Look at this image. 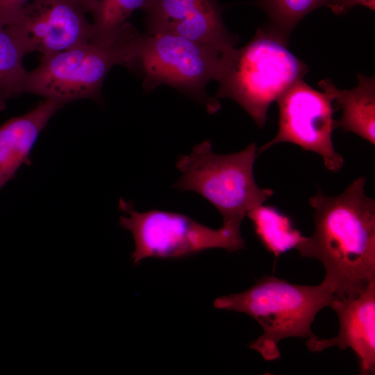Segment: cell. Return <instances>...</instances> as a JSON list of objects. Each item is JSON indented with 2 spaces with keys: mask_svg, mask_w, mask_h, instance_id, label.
<instances>
[{
  "mask_svg": "<svg viewBox=\"0 0 375 375\" xmlns=\"http://www.w3.org/2000/svg\"><path fill=\"white\" fill-rule=\"evenodd\" d=\"M334 0H258L256 3L268 17V26L288 40L297 23L319 7L328 8Z\"/></svg>",
  "mask_w": 375,
  "mask_h": 375,
  "instance_id": "e0dca14e",
  "label": "cell"
},
{
  "mask_svg": "<svg viewBox=\"0 0 375 375\" xmlns=\"http://www.w3.org/2000/svg\"><path fill=\"white\" fill-rule=\"evenodd\" d=\"M258 150L251 143L239 152L218 154L210 141L205 140L178 159L182 175L173 188L201 195L219 211L223 224L240 225L250 210L274 194L272 189L258 187L254 179Z\"/></svg>",
  "mask_w": 375,
  "mask_h": 375,
  "instance_id": "5b68a950",
  "label": "cell"
},
{
  "mask_svg": "<svg viewBox=\"0 0 375 375\" xmlns=\"http://www.w3.org/2000/svg\"><path fill=\"white\" fill-rule=\"evenodd\" d=\"M288 43L268 25L258 28L245 46L225 56L215 97L233 100L262 128L270 104L308 71Z\"/></svg>",
  "mask_w": 375,
  "mask_h": 375,
  "instance_id": "3957f363",
  "label": "cell"
},
{
  "mask_svg": "<svg viewBox=\"0 0 375 375\" xmlns=\"http://www.w3.org/2000/svg\"><path fill=\"white\" fill-rule=\"evenodd\" d=\"M278 107V128L276 136L258 149L260 154L281 142L297 144L315 152L323 158L325 167L338 172L344 159L334 149L332 133L335 128L331 97L319 92L303 78L288 88L276 101Z\"/></svg>",
  "mask_w": 375,
  "mask_h": 375,
  "instance_id": "ba28073f",
  "label": "cell"
},
{
  "mask_svg": "<svg viewBox=\"0 0 375 375\" xmlns=\"http://www.w3.org/2000/svg\"><path fill=\"white\" fill-rule=\"evenodd\" d=\"M365 181L361 176L334 197L318 190L309 199L313 233L295 247L322 264L337 299L356 297L375 282V201L365 193Z\"/></svg>",
  "mask_w": 375,
  "mask_h": 375,
  "instance_id": "6da1fadb",
  "label": "cell"
},
{
  "mask_svg": "<svg viewBox=\"0 0 375 375\" xmlns=\"http://www.w3.org/2000/svg\"><path fill=\"white\" fill-rule=\"evenodd\" d=\"M337 314L338 334L331 339L308 338L307 348L320 352L331 347L351 348L359 362L362 374L375 372V282L354 297L335 298L329 306Z\"/></svg>",
  "mask_w": 375,
  "mask_h": 375,
  "instance_id": "30bf717a",
  "label": "cell"
},
{
  "mask_svg": "<svg viewBox=\"0 0 375 375\" xmlns=\"http://www.w3.org/2000/svg\"><path fill=\"white\" fill-rule=\"evenodd\" d=\"M24 53L42 55L92 42L94 28L72 0H33L5 25Z\"/></svg>",
  "mask_w": 375,
  "mask_h": 375,
  "instance_id": "9c48e42d",
  "label": "cell"
},
{
  "mask_svg": "<svg viewBox=\"0 0 375 375\" xmlns=\"http://www.w3.org/2000/svg\"><path fill=\"white\" fill-rule=\"evenodd\" d=\"M119 208L128 215L120 217L119 224L133 235V264L147 258H178L214 248L231 252L245 249L238 224L214 229L178 212L156 209L140 212L123 199Z\"/></svg>",
  "mask_w": 375,
  "mask_h": 375,
  "instance_id": "52a82bcc",
  "label": "cell"
},
{
  "mask_svg": "<svg viewBox=\"0 0 375 375\" xmlns=\"http://www.w3.org/2000/svg\"><path fill=\"white\" fill-rule=\"evenodd\" d=\"M24 53L6 26H0V110L8 99L24 92L27 72L22 65Z\"/></svg>",
  "mask_w": 375,
  "mask_h": 375,
  "instance_id": "2e32d148",
  "label": "cell"
},
{
  "mask_svg": "<svg viewBox=\"0 0 375 375\" xmlns=\"http://www.w3.org/2000/svg\"><path fill=\"white\" fill-rule=\"evenodd\" d=\"M211 0H153L144 11L147 34L168 32Z\"/></svg>",
  "mask_w": 375,
  "mask_h": 375,
  "instance_id": "ac0fdd59",
  "label": "cell"
},
{
  "mask_svg": "<svg viewBox=\"0 0 375 375\" xmlns=\"http://www.w3.org/2000/svg\"><path fill=\"white\" fill-rule=\"evenodd\" d=\"M168 32L223 52L228 51L238 42V38L231 34L224 24L217 0L210 1Z\"/></svg>",
  "mask_w": 375,
  "mask_h": 375,
  "instance_id": "4fadbf2b",
  "label": "cell"
},
{
  "mask_svg": "<svg viewBox=\"0 0 375 375\" xmlns=\"http://www.w3.org/2000/svg\"><path fill=\"white\" fill-rule=\"evenodd\" d=\"M363 6L371 10L375 9V0H334L329 7L335 15L347 12L355 6Z\"/></svg>",
  "mask_w": 375,
  "mask_h": 375,
  "instance_id": "ffe728a7",
  "label": "cell"
},
{
  "mask_svg": "<svg viewBox=\"0 0 375 375\" xmlns=\"http://www.w3.org/2000/svg\"><path fill=\"white\" fill-rule=\"evenodd\" d=\"M28 3V0H0V26L12 21Z\"/></svg>",
  "mask_w": 375,
  "mask_h": 375,
  "instance_id": "d6986e66",
  "label": "cell"
},
{
  "mask_svg": "<svg viewBox=\"0 0 375 375\" xmlns=\"http://www.w3.org/2000/svg\"><path fill=\"white\" fill-rule=\"evenodd\" d=\"M324 280L302 285L274 276H265L247 290L217 297L214 307L249 315L263 330L249 347L267 361L280 358L279 342L285 338L316 336L311 325L317 314L335 299Z\"/></svg>",
  "mask_w": 375,
  "mask_h": 375,
  "instance_id": "7a4b0ae2",
  "label": "cell"
},
{
  "mask_svg": "<svg viewBox=\"0 0 375 375\" xmlns=\"http://www.w3.org/2000/svg\"><path fill=\"white\" fill-rule=\"evenodd\" d=\"M153 0H99L92 11V42L109 45L121 35L126 19L137 10L145 11Z\"/></svg>",
  "mask_w": 375,
  "mask_h": 375,
  "instance_id": "9a60e30c",
  "label": "cell"
},
{
  "mask_svg": "<svg viewBox=\"0 0 375 375\" xmlns=\"http://www.w3.org/2000/svg\"><path fill=\"white\" fill-rule=\"evenodd\" d=\"M140 33L126 22L112 44L89 42L42 55L39 65L27 72L24 92L61 105L82 99L98 101L110 69L116 65L131 69Z\"/></svg>",
  "mask_w": 375,
  "mask_h": 375,
  "instance_id": "277c9868",
  "label": "cell"
},
{
  "mask_svg": "<svg viewBox=\"0 0 375 375\" xmlns=\"http://www.w3.org/2000/svg\"><path fill=\"white\" fill-rule=\"evenodd\" d=\"M81 10L86 13L92 12L96 7L99 0H72Z\"/></svg>",
  "mask_w": 375,
  "mask_h": 375,
  "instance_id": "44dd1931",
  "label": "cell"
},
{
  "mask_svg": "<svg viewBox=\"0 0 375 375\" xmlns=\"http://www.w3.org/2000/svg\"><path fill=\"white\" fill-rule=\"evenodd\" d=\"M228 51L223 52L169 32L140 34L131 69L142 75L147 91L168 85L214 114L221 108L220 103L208 96L205 88L211 80L217 81Z\"/></svg>",
  "mask_w": 375,
  "mask_h": 375,
  "instance_id": "8992f818",
  "label": "cell"
},
{
  "mask_svg": "<svg viewBox=\"0 0 375 375\" xmlns=\"http://www.w3.org/2000/svg\"><path fill=\"white\" fill-rule=\"evenodd\" d=\"M247 215L261 244L276 257L295 249L305 238L288 215L273 206H258Z\"/></svg>",
  "mask_w": 375,
  "mask_h": 375,
  "instance_id": "5bb4252c",
  "label": "cell"
},
{
  "mask_svg": "<svg viewBox=\"0 0 375 375\" xmlns=\"http://www.w3.org/2000/svg\"><path fill=\"white\" fill-rule=\"evenodd\" d=\"M62 105L45 99L29 112L0 125V190L18 169L30 162L35 141L47 122Z\"/></svg>",
  "mask_w": 375,
  "mask_h": 375,
  "instance_id": "8fae6325",
  "label": "cell"
},
{
  "mask_svg": "<svg viewBox=\"0 0 375 375\" xmlns=\"http://www.w3.org/2000/svg\"><path fill=\"white\" fill-rule=\"evenodd\" d=\"M358 85L351 90L339 89L330 80H322L319 85L342 110L335 128L354 133L374 145L375 78L358 74Z\"/></svg>",
  "mask_w": 375,
  "mask_h": 375,
  "instance_id": "7c38bea8",
  "label": "cell"
}]
</instances>
